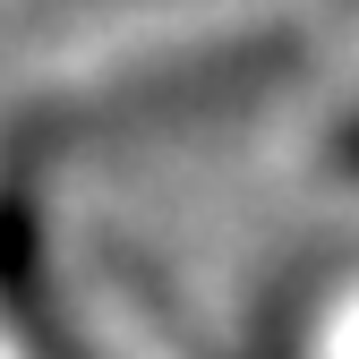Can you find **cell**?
<instances>
[{
  "label": "cell",
  "mask_w": 359,
  "mask_h": 359,
  "mask_svg": "<svg viewBox=\"0 0 359 359\" xmlns=\"http://www.w3.org/2000/svg\"><path fill=\"white\" fill-rule=\"evenodd\" d=\"M325 154H334L342 171H359V111H351V120H334V146H325Z\"/></svg>",
  "instance_id": "1"
}]
</instances>
